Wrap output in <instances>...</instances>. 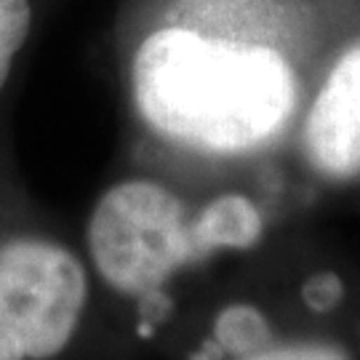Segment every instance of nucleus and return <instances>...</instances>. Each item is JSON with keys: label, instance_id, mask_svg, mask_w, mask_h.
I'll return each mask as SVG.
<instances>
[{"label": "nucleus", "instance_id": "f03ea898", "mask_svg": "<svg viewBox=\"0 0 360 360\" xmlns=\"http://www.w3.org/2000/svg\"><path fill=\"white\" fill-rule=\"evenodd\" d=\"M264 235V217L243 193H224L190 211L155 179H123L104 190L89 217L86 245L96 275L129 299L166 291L190 264L221 251H248Z\"/></svg>", "mask_w": 360, "mask_h": 360}, {"label": "nucleus", "instance_id": "0eeeda50", "mask_svg": "<svg viewBox=\"0 0 360 360\" xmlns=\"http://www.w3.org/2000/svg\"><path fill=\"white\" fill-rule=\"evenodd\" d=\"M238 360H349L339 345L331 342H288V345H264V347L238 355Z\"/></svg>", "mask_w": 360, "mask_h": 360}, {"label": "nucleus", "instance_id": "20e7f679", "mask_svg": "<svg viewBox=\"0 0 360 360\" xmlns=\"http://www.w3.org/2000/svg\"><path fill=\"white\" fill-rule=\"evenodd\" d=\"M302 153L328 181L360 179V38L336 53L302 120Z\"/></svg>", "mask_w": 360, "mask_h": 360}, {"label": "nucleus", "instance_id": "39448f33", "mask_svg": "<svg viewBox=\"0 0 360 360\" xmlns=\"http://www.w3.org/2000/svg\"><path fill=\"white\" fill-rule=\"evenodd\" d=\"M272 342V328L267 315L257 304L235 302L224 307L214 321V345L227 355H245Z\"/></svg>", "mask_w": 360, "mask_h": 360}, {"label": "nucleus", "instance_id": "6e6552de", "mask_svg": "<svg viewBox=\"0 0 360 360\" xmlns=\"http://www.w3.org/2000/svg\"><path fill=\"white\" fill-rule=\"evenodd\" d=\"M302 296H304V304H307L312 312H328V309H334L339 302H342V296H345V285L342 281L336 278L334 272H321V275H315V278H309L304 288H302Z\"/></svg>", "mask_w": 360, "mask_h": 360}, {"label": "nucleus", "instance_id": "f257e3e1", "mask_svg": "<svg viewBox=\"0 0 360 360\" xmlns=\"http://www.w3.org/2000/svg\"><path fill=\"white\" fill-rule=\"evenodd\" d=\"M129 91L144 129L206 158L262 153L294 123L302 99L281 49L190 25H160L136 43Z\"/></svg>", "mask_w": 360, "mask_h": 360}, {"label": "nucleus", "instance_id": "7ed1b4c3", "mask_svg": "<svg viewBox=\"0 0 360 360\" xmlns=\"http://www.w3.org/2000/svg\"><path fill=\"white\" fill-rule=\"evenodd\" d=\"M86 264L56 240H0V360H51L89 304Z\"/></svg>", "mask_w": 360, "mask_h": 360}, {"label": "nucleus", "instance_id": "423d86ee", "mask_svg": "<svg viewBox=\"0 0 360 360\" xmlns=\"http://www.w3.org/2000/svg\"><path fill=\"white\" fill-rule=\"evenodd\" d=\"M32 27L30 0H0V91Z\"/></svg>", "mask_w": 360, "mask_h": 360}]
</instances>
